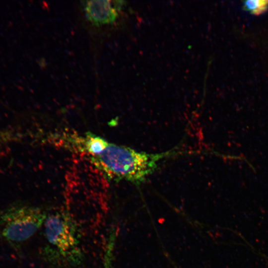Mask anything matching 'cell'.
I'll use <instances>...</instances> for the list:
<instances>
[{"instance_id":"6da1fadb","label":"cell","mask_w":268,"mask_h":268,"mask_svg":"<svg viewBox=\"0 0 268 268\" xmlns=\"http://www.w3.org/2000/svg\"><path fill=\"white\" fill-rule=\"evenodd\" d=\"M46 258L56 265L77 266L83 259L76 223L68 213L47 214L44 222Z\"/></svg>"},{"instance_id":"277c9868","label":"cell","mask_w":268,"mask_h":268,"mask_svg":"<svg viewBox=\"0 0 268 268\" xmlns=\"http://www.w3.org/2000/svg\"><path fill=\"white\" fill-rule=\"evenodd\" d=\"M246 10L253 14H260L265 12L268 8V0H248L244 2Z\"/></svg>"},{"instance_id":"7a4b0ae2","label":"cell","mask_w":268,"mask_h":268,"mask_svg":"<svg viewBox=\"0 0 268 268\" xmlns=\"http://www.w3.org/2000/svg\"><path fill=\"white\" fill-rule=\"evenodd\" d=\"M47 213L42 209L26 205L10 206L0 213V234L17 245L31 236L44 224Z\"/></svg>"},{"instance_id":"3957f363","label":"cell","mask_w":268,"mask_h":268,"mask_svg":"<svg viewBox=\"0 0 268 268\" xmlns=\"http://www.w3.org/2000/svg\"><path fill=\"white\" fill-rule=\"evenodd\" d=\"M86 0L82 5L86 18L92 23L101 25L113 23L118 16V11L122 8L124 1Z\"/></svg>"}]
</instances>
